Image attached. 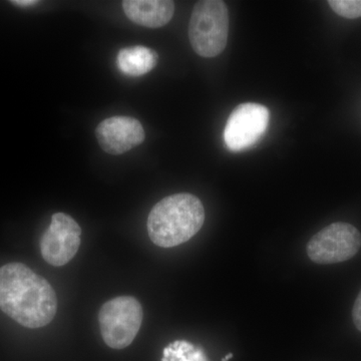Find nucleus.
<instances>
[{
  "instance_id": "nucleus-1",
  "label": "nucleus",
  "mask_w": 361,
  "mask_h": 361,
  "mask_svg": "<svg viewBox=\"0 0 361 361\" xmlns=\"http://www.w3.org/2000/svg\"><path fill=\"white\" fill-rule=\"evenodd\" d=\"M0 310L27 329L49 324L58 299L51 285L23 263L0 268Z\"/></svg>"
},
{
  "instance_id": "nucleus-2",
  "label": "nucleus",
  "mask_w": 361,
  "mask_h": 361,
  "mask_svg": "<svg viewBox=\"0 0 361 361\" xmlns=\"http://www.w3.org/2000/svg\"><path fill=\"white\" fill-rule=\"evenodd\" d=\"M205 221V209L200 199L180 193L166 197L149 214V239L157 246L172 248L193 238Z\"/></svg>"
},
{
  "instance_id": "nucleus-3",
  "label": "nucleus",
  "mask_w": 361,
  "mask_h": 361,
  "mask_svg": "<svg viewBox=\"0 0 361 361\" xmlns=\"http://www.w3.org/2000/svg\"><path fill=\"white\" fill-rule=\"evenodd\" d=\"M229 33V13L225 2L203 0L195 4L189 39L197 54L215 58L224 51Z\"/></svg>"
},
{
  "instance_id": "nucleus-4",
  "label": "nucleus",
  "mask_w": 361,
  "mask_h": 361,
  "mask_svg": "<svg viewBox=\"0 0 361 361\" xmlns=\"http://www.w3.org/2000/svg\"><path fill=\"white\" fill-rule=\"evenodd\" d=\"M141 303L132 296H118L102 306L99 329L106 345L114 349L129 346L142 326Z\"/></svg>"
},
{
  "instance_id": "nucleus-5",
  "label": "nucleus",
  "mask_w": 361,
  "mask_h": 361,
  "mask_svg": "<svg viewBox=\"0 0 361 361\" xmlns=\"http://www.w3.org/2000/svg\"><path fill=\"white\" fill-rule=\"evenodd\" d=\"M361 247V235L348 223H332L315 234L306 247L308 257L317 264H334L355 257Z\"/></svg>"
},
{
  "instance_id": "nucleus-6",
  "label": "nucleus",
  "mask_w": 361,
  "mask_h": 361,
  "mask_svg": "<svg viewBox=\"0 0 361 361\" xmlns=\"http://www.w3.org/2000/svg\"><path fill=\"white\" fill-rule=\"evenodd\" d=\"M269 118V111L262 104H239L228 118L223 133L227 149L238 153L251 148L264 135Z\"/></svg>"
},
{
  "instance_id": "nucleus-7",
  "label": "nucleus",
  "mask_w": 361,
  "mask_h": 361,
  "mask_svg": "<svg viewBox=\"0 0 361 361\" xmlns=\"http://www.w3.org/2000/svg\"><path fill=\"white\" fill-rule=\"evenodd\" d=\"M80 225L71 216L54 214L51 225L40 240V252L45 262L56 267L68 264L80 249Z\"/></svg>"
},
{
  "instance_id": "nucleus-8",
  "label": "nucleus",
  "mask_w": 361,
  "mask_h": 361,
  "mask_svg": "<svg viewBox=\"0 0 361 361\" xmlns=\"http://www.w3.org/2000/svg\"><path fill=\"white\" fill-rule=\"evenodd\" d=\"M96 135L99 146L111 155H122L145 141V130L137 118L111 116L97 126Z\"/></svg>"
},
{
  "instance_id": "nucleus-9",
  "label": "nucleus",
  "mask_w": 361,
  "mask_h": 361,
  "mask_svg": "<svg viewBox=\"0 0 361 361\" xmlns=\"http://www.w3.org/2000/svg\"><path fill=\"white\" fill-rule=\"evenodd\" d=\"M122 4L130 21L148 28L168 25L175 13V4L169 0H125Z\"/></svg>"
},
{
  "instance_id": "nucleus-10",
  "label": "nucleus",
  "mask_w": 361,
  "mask_h": 361,
  "mask_svg": "<svg viewBox=\"0 0 361 361\" xmlns=\"http://www.w3.org/2000/svg\"><path fill=\"white\" fill-rule=\"evenodd\" d=\"M158 63V54L142 45L125 47L118 51L116 65L118 70L130 77H141L149 73Z\"/></svg>"
},
{
  "instance_id": "nucleus-11",
  "label": "nucleus",
  "mask_w": 361,
  "mask_h": 361,
  "mask_svg": "<svg viewBox=\"0 0 361 361\" xmlns=\"http://www.w3.org/2000/svg\"><path fill=\"white\" fill-rule=\"evenodd\" d=\"M161 361H208L201 348L188 341H174L164 349Z\"/></svg>"
},
{
  "instance_id": "nucleus-12",
  "label": "nucleus",
  "mask_w": 361,
  "mask_h": 361,
  "mask_svg": "<svg viewBox=\"0 0 361 361\" xmlns=\"http://www.w3.org/2000/svg\"><path fill=\"white\" fill-rule=\"evenodd\" d=\"M332 11L348 20L361 18V0H330Z\"/></svg>"
},
{
  "instance_id": "nucleus-13",
  "label": "nucleus",
  "mask_w": 361,
  "mask_h": 361,
  "mask_svg": "<svg viewBox=\"0 0 361 361\" xmlns=\"http://www.w3.org/2000/svg\"><path fill=\"white\" fill-rule=\"evenodd\" d=\"M353 318L356 329L361 332V290L356 298L355 305H353Z\"/></svg>"
},
{
  "instance_id": "nucleus-14",
  "label": "nucleus",
  "mask_w": 361,
  "mask_h": 361,
  "mask_svg": "<svg viewBox=\"0 0 361 361\" xmlns=\"http://www.w3.org/2000/svg\"><path fill=\"white\" fill-rule=\"evenodd\" d=\"M11 4H13L14 6L28 7L35 6V4H39V1H35V0H14V1H11Z\"/></svg>"
},
{
  "instance_id": "nucleus-15",
  "label": "nucleus",
  "mask_w": 361,
  "mask_h": 361,
  "mask_svg": "<svg viewBox=\"0 0 361 361\" xmlns=\"http://www.w3.org/2000/svg\"><path fill=\"white\" fill-rule=\"evenodd\" d=\"M233 357V353H229V355H226L224 358H223L222 361H228L230 358Z\"/></svg>"
}]
</instances>
